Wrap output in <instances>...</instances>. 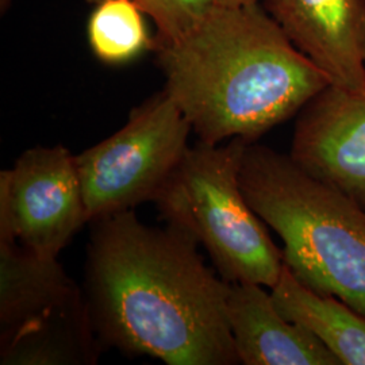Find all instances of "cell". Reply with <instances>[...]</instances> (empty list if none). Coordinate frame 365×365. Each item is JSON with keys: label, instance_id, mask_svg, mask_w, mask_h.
<instances>
[{"label": "cell", "instance_id": "4", "mask_svg": "<svg viewBox=\"0 0 365 365\" xmlns=\"http://www.w3.org/2000/svg\"><path fill=\"white\" fill-rule=\"evenodd\" d=\"M248 144L232 138L190 146L153 203L168 223L195 237L227 283L272 288L284 267L283 252L241 190Z\"/></svg>", "mask_w": 365, "mask_h": 365}, {"label": "cell", "instance_id": "7", "mask_svg": "<svg viewBox=\"0 0 365 365\" xmlns=\"http://www.w3.org/2000/svg\"><path fill=\"white\" fill-rule=\"evenodd\" d=\"M291 158L365 209V86H327L300 110Z\"/></svg>", "mask_w": 365, "mask_h": 365}, {"label": "cell", "instance_id": "11", "mask_svg": "<svg viewBox=\"0 0 365 365\" xmlns=\"http://www.w3.org/2000/svg\"><path fill=\"white\" fill-rule=\"evenodd\" d=\"M102 351L83 289L0 344V364L93 365Z\"/></svg>", "mask_w": 365, "mask_h": 365}, {"label": "cell", "instance_id": "9", "mask_svg": "<svg viewBox=\"0 0 365 365\" xmlns=\"http://www.w3.org/2000/svg\"><path fill=\"white\" fill-rule=\"evenodd\" d=\"M226 315L240 364L339 365L313 333L282 314L264 286L230 283Z\"/></svg>", "mask_w": 365, "mask_h": 365}, {"label": "cell", "instance_id": "1", "mask_svg": "<svg viewBox=\"0 0 365 365\" xmlns=\"http://www.w3.org/2000/svg\"><path fill=\"white\" fill-rule=\"evenodd\" d=\"M90 225L84 294L103 348L168 365L240 364L230 283L206 265L195 237L148 226L134 210Z\"/></svg>", "mask_w": 365, "mask_h": 365}, {"label": "cell", "instance_id": "15", "mask_svg": "<svg viewBox=\"0 0 365 365\" xmlns=\"http://www.w3.org/2000/svg\"><path fill=\"white\" fill-rule=\"evenodd\" d=\"M260 3V0H214L215 6L222 7H245Z\"/></svg>", "mask_w": 365, "mask_h": 365}, {"label": "cell", "instance_id": "6", "mask_svg": "<svg viewBox=\"0 0 365 365\" xmlns=\"http://www.w3.org/2000/svg\"><path fill=\"white\" fill-rule=\"evenodd\" d=\"M88 222L75 155L36 146L0 172V237L45 259H57Z\"/></svg>", "mask_w": 365, "mask_h": 365}, {"label": "cell", "instance_id": "3", "mask_svg": "<svg viewBox=\"0 0 365 365\" xmlns=\"http://www.w3.org/2000/svg\"><path fill=\"white\" fill-rule=\"evenodd\" d=\"M240 182L250 207L282 238L291 274L365 317L364 207L289 155L256 143L247 146Z\"/></svg>", "mask_w": 365, "mask_h": 365}, {"label": "cell", "instance_id": "10", "mask_svg": "<svg viewBox=\"0 0 365 365\" xmlns=\"http://www.w3.org/2000/svg\"><path fill=\"white\" fill-rule=\"evenodd\" d=\"M81 291L57 259L0 237V344Z\"/></svg>", "mask_w": 365, "mask_h": 365}, {"label": "cell", "instance_id": "13", "mask_svg": "<svg viewBox=\"0 0 365 365\" xmlns=\"http://www.w3.org/2000/svg\"><path fill=\"white\" fill-rule=\"evenodd\" d=\"M144 15L133 0L96 3L88 21V42L95 57L108 66H119L153 51L156 38L149 34Z\"/></svg>", "mask_w": 365, "mask_h": 365}, {"label": "cell", "instance_id": "14", "mask_svg": "<svg viewBox=\"0 0 365 365\" xmlns=\"http://www.w3.org/2000/svg\"><path fill=\"white\" fill-rule=\"evenodd\" d=\"M96 4L101 0H87ZM157 26L156 43L182 38L209 14L214 0H133Z\"/></svg>", "mask_w": 365, "mask_h": 365}, {"label": "cell", "instance_id": "5", "mask_svg": "<svg viewBox=\"0 0 365 365\" xmlns=\"http://www.w3.org/2000/svg\"><path fill=\"white\" fill-rule=\"evenodd\" d=\"M191 125L165 90L113 135L75 155L88 222L153 202L185 155Z\"/></svg>", "mask_w": 365, "mask_h": 365}, {"label": "cell", "instance_id": "8", "mask_svg": "<svg viewBox=\"0 0 365 365\" xmlns=\"http://www.w3.org/2000/svg\"><path fill=\"white\" fill-rule=\"evenodd\" d=\"M289 41L345 90L365 86V0H262Z\"/></svg>", "mask_w": 365, "mask_h": 365}, {"label": "cell", "instance_id": "12", "mask_svg": "<svg viewBox=\"0 0 365 365\" xmlns=\"http://www.w3.org/2000/svg\"><path fill=\"white\" fill-rule=\"evenodd\" d=\"M271 294L282 314L313 333L339 364L365 365L364 315L336 297L303 286L286 264Z\"/></svg>", "mask_w": 365, "mask_h": 365}, {"label": "cell", "instance_id": "2", "mask_svg": "<svg viewBox=\"0 0 365 365\" xmlns=\"http://www.w3.org/2000/svg\"><path fill=\"white\" fill-rule=\"evenodd\" d=\"M153 51L164 90L205 144L256 143L330 86L260 3L214 6L188 34Z\"/></svg>", "mask_w": 365, "mask_h": 365}]
</instances>
